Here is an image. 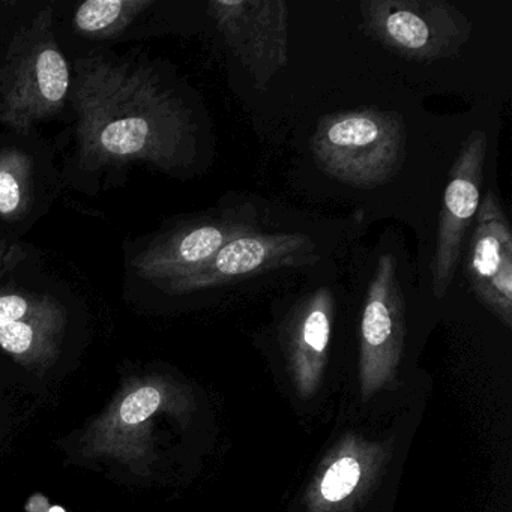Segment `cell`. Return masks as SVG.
<instances>
[{"label": "cell", "instance_id": "obj_13", "mask_svg": "<svg viewBox=\"0 0 512 512\" xmlns=\"http://www.w3.org/2000/svg\"><path fill=\"white\" fill-rule=\"evenodd\" d=\"M334 319V295L328 287L302 299L286 323L287 359L302 397L308 398L319 388L328 359Z\"/></svg>", "mask_w": 512, "mask_h": 512}, {"label": "cell", "instance_id": "obj_6", "mask_svg": "<svg viewBox=\"0 0 512 512\" xmlns=\"http://www.w3.org/2000/svg\"><path fill=\"white\" fill-rule=\"evenodd\" d=\"M208 14L257 91L289 64V5L283 0H215Z\"/></svg>", "mask_w": 512, "mask_h": 512}, {"label": "cell", "instance_id": "obj_10", "mask_svg": "<svg viewBox=\"0 0 512 512\" xmlns=\"http://www.w3.org/2000/svg\"><path fill=\"white\" fill-rule=\"evenodd\" d=\"M487 146V134L473 131L461 145L449 173L433 259V293L437 299L445 298L454 281L464 235L478 212Z\"/></svg>", "mask_w": 512, "mask_h": 512}, {"label": "cell", "instance_id": "obj_15", "mask_svg": "<svg viewBox=\"0 0 512 512\" xmlns=\"http://www.w3.org/2000/svg\"><path fill=\"white\" fill-rule=\"evenodd\" d=\"M152 4V0H89L76 11L74 26L91 37H113Z\"/></svg>", "mask_w": 512, "mask_h": 512}, {"label": "cell", "instance_id": "obj_4", "mask_svg": "<svg viewBox=\"0 0 512 512\" xmlns=\"http://www.w3.org/2000/svg\"><path fill=\"white\" fill-rule=\"evenodd\" d=\"M185 403L184 391L166 377L128 379L89 424L80 440L82 454L116 461L146 475L155 460L154 430L158 418L181 415Z\"/></svg>", "mask_w": 512, "mask_h": 512}, {"label": "cell", "instance_id": "obj_2", "mask_svg": "<svg viewBox=\"0 0 512 512\" xmlns=\"http://www.w3.org/2000/svg\"><path fill=\"white\" fill-rule=\"evenodd\" d=\"M406 148L403 118L376 107L323 116L311 137L320 170L362 190L392 181L406 160Z\"/></svg>", "mask_w": 512, "mask_h": 512}, {"label": "cell", "instance_id": "obj_7", "mask_svg": "<svg viewBox=\"0 0 512 512\" xmlns=\"http://www.w3.org/2000/svg\"><path fill=\"white\" fill-rule=\"evenodd\" d=\"M257 227L253 209H232L220 218L164 233L134 257L131 266L143 280L163 287L205 265L227 242L259 232Z\"/></svg>", "mask_w": 512, "mask_h": 512}, {"label": "cell", "instance_id": "obj_3", "mask_svg": "<svg viewBox=\"0 0 512 512\" xmlns=\"http://www.w3.org/2000/svg\"><path fill=\"white\" fill-rule=\"evenodd\" d=\"M52 17V10L41 11L20 29L0 70V122L19 133L61 112L70 94V67L53 38Z\"/></svg>", "mask_w": 512, "mask_h": 512}, {"label": "cell", "instance_id": "obj_14", "mask_svg": "<svg viewBox=\"0 0 512 512\" xmlns=\"http://www.w3.org/2000/svg\"><path fill=\"white\" fill-rule=\"evenodd\" d=\"M379 452L368 451L367 445L352 440L343 445L328 464L322 478L311 491L310 503L314 512H332L349 502L368 475H373Z\"/></svg>", "mask_w": 512, "mask_h": 512}, {"label": "cell", "instance_id": "obj_8", "mask_svg": "<svg viewBox=\"0 0 512 512\" xmlns=\"http://www.w3.org/2000/svg\"><path fill=\"white\" fill-rule=\"evenodd\" d=\"M316 244L301 233H251L227 242L211 260L163 286L170 293H191L284 268L313 265Z\"/></svg>", "mask_w": 512, "mask_h": 512}, {"label": "cell", "instance_id": "obj_5", "mask_svg": "<svg viewBox=\"0 0 512 512\" xmlns=\"http://www.w3.org/2000/svg\"><path fill=\"white\" fill-rule=\"evenodd\" d=\"M361 16L368 37L416 62L457 55L472 32L466 14L446 0H368Z\"/></svg>", "mask_w": 512, "mask_h": 512}, {"label": "cell", "instance_id": "obj_11", "mask_svg": "<svg viewBox=\"0 0 512 512\" xmlns=\"http://www.w3.org/2000/svg\"><path fill=\"white\" fill-rule=\"evenodd\" d=\"M64 305L44 293L0 290V349L23 367L44 371L61 352Z\"/></svg>", "mask_w": 512, "mask_h": 512}, {"label": "cell", "instance_id": "obj_1", "mask_svg": "<svg viewBox=\"0 0 512 512\" xmlns=\"http://www.w3.org/2000/svg\"><path fill=\"white\" fill-rule=\"evenodd\" d=\"M76 134L92 167L146 163L179 169L196 154V125L181 100L145 68L106 58L77 64Z\"/></svg>", "mask_w": 512, "mask_h": 512}, {"label": "cell", "instance_id": "obj_17", "mask_svg": "<svg viewBox=\"0 0 512 512\" xmlns=\"http://www.w3.org/2000/svg\"><path fill=\"white\" fill-rule=\"evenodd\" d=\"M14 257V248L8 245V242L5 241L2 236H0V271L2 269L7 268L8 265H11Z\"/></svg>", "mask_w": 512, "mask_h": 512}, {"label": "cell", "instance_id": "obj_12", "mask_svg": "<svg viewBox=\"0 0 512 512\" xmlns=\"http://www.w3.org/2000/svg\"><path fill=\"white\" fill-rule=\"evenodd\" d=\"M467 278L476 298L505 326L512 325V233L491 191L479 202L467 253Z\"/></svg>", "mask_w": 512, "mask_h": 512}, {"label": "cell", "instance_id": "obj_9", "mask_svg": "<svg viewBox=\"0 0 512 512\" xmlns=\"http://www.w3.org/2000/svg\"><path fill=\"white\" fill-rule=\"evenodd\" d=\"M404 299L397 278V257H379L367 290L361 322V389L364 398L394 377L404 343Z\"/></svg>", "mask_w": 512, "mask_h": 512}, {"label": "cell", "instance_id": "obj_16", "mask_svg": "<svg viewBox=\"0 0 512 512\" xmlns=\"http://www.w3.org/2000/svg\"><path fill=\"white\" fill-rule=\"evenodd\" d=\"M32 161L19 149H0V217L20 218L31 205Z\"/></svg>", "mask_w": 512, "mask_h": 512}]
</instances>
